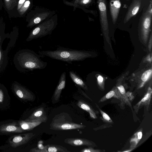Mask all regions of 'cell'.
<instances>
[{
	"instance_id": "cell-14",
	"label": "cell",
	"mask_w": 152,
	"mask_h": 152,
	"mask_svg": "<svg viewBox=\"0 0 152 152\" xmlns=\"http://www.w3.org/2000/svg\"><path fill=\"white\" fill-rule=\"evenodd\" d=\"M141 4V0H134L131 4L125 16L124 22L126 23L138 12Z\"/></svg>"
},
{
	"instance_id": "cell-28",
	"label": "cell",
	"mask_w": 152,
	"mask_h": 152,
	"mask_svg": "<svg viewBox=\"0 0 152 152\" xmlns=\"http://www.w3.org/2000/svg\"><path fill=\"white\" fill-rule=\"evenodd\" d=\"M92 0H81V3L83 4H86L90 3Z\"/></svg>"
},
{
	"instance_id": "cell-9",
	"label": "cell",
	"mask_w": 152,
	"mask_h": 152,
	"mask_svg": "<svg viewBox=\"0 0 152 152\" xmlns=\"http://www.w3.org/2000/svg\"><path fill=\"white\" fill-rule=\"evenodd\" d=\"M98 3L101 26L104 31H107L108 22L106 0H98Z\"/></svg>"
},
{
	"instance_id": "cell-8",
	"label": "cell",
	"mask_w": 152,
	"mask_h": 152,
	"mask_svg": "<svg viewBox=\"0 0 152 152\" xmlns=\"http://www.w3.org/2000/svg\"><path fill=\"white\" fill-rule=\"evenodd\" d=\"M10 35L5 34L3 31L0 30V73L5 70L8 63V54L4 50L3 45Z\"/></svg>"
},
{
	"instance_id": "cell-29",
	"label": "cell",
	"mask_w": 152,
	"mask_h": 152,
	"mask_svg": "<svg viewBox=\"0 0 152 152\" xmlns=\"http://www.w3.org/2000/svg\"><path fill=\"white\" fill-rule=\"evenodd\" d=\"M30 2L29 1H27L24 3L23 7L24 8H27L30 5Z\"/></svg>"
},
{
	"instance_id": "cell-3",
	"label": "cell",
	"mask_w": 152,
	"mask_h": 152,
	"mask_svg": "<svg viewBox=\"0 0 152 152\" xmlns=\"http://www.w3.org/2000/svg\"><path fill=\"white\" fill-rule=\"evenodd\" d=\"M54 21L48 20L39 25L34 28L30 33L26 39L27 42L33 39L45 37L51 34L56 27Z\"/></svg>"
},
{
	"instance_id": "cell-20",
	"label": "cell",
	"mask_w": 152,
	"mask_h": 152,
	"mask_svg": "<svg viewBox=\"0 0 152 152\" xmlns=\"http://www.w3.org/2000/svg\"><path fill=\"white\" fill-rule=\"evenodd\" d=\"M44 148L40 152H70L66 148L57 145H47L44 146Z\"/></svg>"
},
{
	"instance_id": "cell-7",
	"label": "cell",
	"mask_w": 152,
	"mask_h": 152,
	"mask_svg": "<svg viewBox=\"0 0 152 152\" xmlns=\"http://www.w3.org/2000/svg\"><path fill=\"white\" fill-rule=\"evenodd\" d=\"M34 135L32 132L15 135L8 138L7 143L11 147L16 148L27 143Z\"/></svg>"
},
{
	"instance_id": "cell-2",
	"label": "cell",
	"mask_w": 152,
	"mask_h": 152,
	"mask_svg": "<svg viewBox=\"0 0 152 152\" xmlns=\"http://www.w3.org/2000/svg\"><path fill=\"white\" fill-rule=\"evenodd\" d=\"M41 57L45 56L72 64L73 61H81L90 56L86 51L59 47L54 50L38 51Z\"/></svg>"
},
{
	"instance_id": "cell-31",
	"label": "cell",
	"mask_w": 152,
	"mask_h": 152,
	"mask_svg": "<svg viewBox=\"0 0 152 152\" xmlns=\"http://www.w3.org/2000/svg\"><path fill=\"white\" fill-rule=\"evenodd\" d=\"M97 80L99 83H102L103 81V79L102 77L99 75L98 77Z\"/></svg>"
},
{
	"instance_id": "cell-4",
	"label": "cell",
	"mask_w": 152,
	"mask_h": 152,
	"mask_svg": "<svg viewBox=\"0 0 152 152\" xmlns=\"http://www.w3.org/2000/svg\"><path fill=\"white\" fill-rule=\"evenodd\" d=\"M11 89L15 95L24 102L34 101L35 96L30 90L17 81H14L11 86Z\"/></svg>"
},
{
	"instance_id": "cell-6",
	"label": "cell",
	"mask_w": 152,
	"mask_h": 152,
	"mask_svg": "<svg viewBox=\"0 0 152 152\" xmlns=\"http://www.w3.org/2000/svg\"><path fill=\"white\" fill-rule=\"evenodd\" d=\"M51 129L61 131L67 130L84 129L86 126L83 125L73 123V122L56 119L53 120L50 125Z\"/></svg>"
},
{
	"instance_id": "cell-22",
	"label": "cell",
	"mask_w": 152,
	"mask_h": 152,
	"mask_svg": "<svg viewBox=\"0 0 152 152\" xmlns=\"http://www.w3.org/2000/svg\"><path fill=\"white\" fill-rule=\"evenodd\" d=\"M69 75L72 81L75 84L86 90H87L85 83L78 75L72 71L69 72Z\"/></svg>"
},
{
	"instance_id": "cell-24",
	"label": "cell",
	"mask_w": 152,
	"mask_h": 152,
	"mask_svg": "<svg viewBox=\"0 0 152 152\" xmlns=\"http://www.w3.org/2000/svg\"><path fill=\"white\" fill-rule=\"evenodd\" d=\"M96 104V107L98 108L102 116V120L105 123L108 124L113 123V122L112 120L111 119L110 117L107 114L101 110L97 104Z\"/></svg>"
},
{
	"instance_id": "cell-21",
	"label": "cell",
	"mask_w": 152,
	"mask_h": 152,
	"mask_svg": "<svg viewBox=\"0 0 152 152\" xmlns=\"http://www.w3.org/2000/svg\"><path fill=\"white\" fill-rule=\"evenodd\" d=\"M142 131L140 129L134 134L130 141V150H132L136 147L142 136Z\"/></svg>"
},
{
	"instance_id": "cell-25",
	"label": "cell",
	"mask_w": 152,
	"mask_h": 152,
	"mask_svg": "<svg viewBox=\"0 0 152 152\" xmlns=\"http://www.w3.org/2000/svg\"><path fill=\"white\" fill-rule=\"evenodd\" d=\"M105 151L98 149H94L93 147L89 146L88 148L82 149L80 152H102Z\"/></svg>"
},
{
	"instance_id": "cell-15",
	"label": "cell",
	"mask_w": 152,
	"mask_h": 152,
	"mask_svg": "<svg viewBox=\"0 0 152 152\" xmlns=\"http://www.w3.org/2000/svg\"><path fill=\"white\" fill-rule=\"evenodd\" d=\"M152 90L149 88L147 92L143 97L137 104L134 106L133 108L135 112L137 113L139 110L142 107H145L148 110L150 104L151 98Z\"/></svg>"
},
{
	"instance_id": "cell-18",
	"label": "cell",
	"mask_w": 152,
	"mask_h": 152,
	"mask_svg": "<svg viewBox=\"0 0 152 152\" xmlns=\"http://www.w3.org/2000/svg\"><path fill=\"white\" fill-rule=\"evenodd\" d=\"M114 98L119 99L121 104L124 105L123 100L118 89L114 88L108 92L106 95L102 97L99 101V103L103 102L111 98Z\"/></svg>"
},
{
	"instance_id": "cell-27",
	"label": "cell",
	"mask_w": 152,
	"mask_h": 152,
	"mask_svg": "<svg viewBox=\"0 0 152 152\" xmlns=\"http://www.w3.org/2000/svg\"><path fill=\"white\" fill-rule=\"evenodd\" d=\"M152 0H150V4L148 6V8L147 10L148 12L150 14L152 15Z\"/></svg>"
},
{
	"instance_id": "cell-10",
	"label": "cell",
	"mask_w": 152,
	"mask_h": 152,
	"mask_svg": "<svg viewBox=\"0 0 152 152\" xmlns=\"http://www.w3.org/2000/svg\"><path fill=\"white\" fill-rule=\"evenodd\" d=\"M10 104V98L6 87L0 82V110L9 108Z\"/></svg>"
},
{
	"instance_id": "cell-33",
	"label": "cell",
	"mask_w": 152,
	"mask_h": 152,
	"mask_svg": "<svg viewBox=\"0 0 152 152\" xmlns=\"http://www.w3.org/2000/svg\"></svg>"
},
{
	"instance_id": "cell-1",
	"label": "cell",
	"mask_w": 152,
	"mask_h": 152,
	"mask_svg": "<svg viewBox=\"0 0 152 152\" xmlns=\"http://www.w3.org/2000/svg\"><path fill=\"white\" fill-rule=\"evenodd\" d=\"M40 55L29 49H23L15 54L13 62L19 72L25 73L36 69H45L47 65L46 62L42 61Z\"/></svg>"
},
{
	"instance_id": "cell-19",
	"label": "cell",
	"mask_w": 152,
	"mask_h": 152,
	"mask_svg": "<svg viewBox=\"0 0 152 152\" xmlns=\"http://www.w3.org/2000/svg\"><path fill=\"white\" fill-rule=\"evenodd\" d=\"M18 121L20 127L25 132L33 129L42 123V122H31L24 120Z\"/></svg>"
},
{
	"instance_id": "cell-5",
	"label": "cell",
	"mask_w": 152,
	"mask_h": 152,
	"mask_svg": "<svg viewBox=\"0 0 152 152\" xmlns=\"http://www.w3.org/2000/svg\"><path fill=\"white\" fill-rule=\"evenodd\" d=\"M25 132L20 127L18 121L9 119L0 122V135H7Z\"/></svg>"
},
{
	"instance_id": "cell-26",
	"label": "cell",
	"mask_w": 152,
	"mask_h": 152,
	"mask_svg": "<svg viewBox=\"0 0 152 152\" xmlns=\"http://www.w3.org/2000/svg\"><path fill=\"white\" fill-rule=\"evenodd\" d=\"M152 73L151 69H149L145 71L142 75L141 79L143 82L146 81L148 79Z\"/></svg>"
},
{
	"instance_id": "cell-17",
	"label": "cell",
	"mask_w": 152,
	"mask_h": 152,
	"mask_svg": "<svg viewBox=\"0 0 152 152\" xmlns=\"http://www.w3.org/2000/svg\"><path fill=\"white\" fill-rule=\"evenodd\" d=\"M77 104L79 107L88 112L91 118L94 119L97 118V115L98 114V112L87 102L80 99L78 101Z\"/></svg>"
},
{
	"instance_id": "cell-16",
	"label": "cell",
	"mask_w": 152,
	"mask_h": 152,
	"mask_svg": "<svg viewBox=\"0 0 152 152\" xmlns=\"http://www.w3.org/2000/svg\"><path fill=\"white\" fill-rule=\"evenodd\" d=\"M121 6L120 0H110V8L112 21L115 24L117 20Z\"/></svg>"
},
{
	"instance_id": "cell-13",
	"label": "cell",
	"mask_w": 152,
	"mask_h": 152,
	"mask_svg": "<svg viewBox=\"0 0 152 152\" xmlns=\"http://www.w3.org/2000/svg\"><path fill=\"white\" fill-rule=\"evenodd\" d=\"M64 142L69 145L74 146H87L94 147L96 144L93 142L89 140L80 138H69L64 140Z\"/></svg>"
},
{
	"instance_id": "cell-11",
	"label": "cell",
	"mask_w": 152,
	"mask_h": 152,
	"mask_svg": "<svg viewBox=\"0 0 152 152\" xmlns=\"http://www.w3.org/2000/svg\"><path fill=\"white\" fill-rule=\"evenodd\" d=\"M47 120V116L44 107H40L36 109L28 117L24 120L46 123Z\"/></svg>"
},
{
	"instance_id": "cell-32",
	"label": "cell",
	"mask_w": 152,
	"mask_h": 152,
	"mask_svg": "<svg viewBox=\"0 0 152 152\" xmlns=\"http://www.w3.org/2000/svg\"><path fill=\"white\" fill-rule=\"evenodd\" d=\"M5 1H7L8 2L9 1H10V0H5Z\"/></svg>"
},
{
	"instance_id": "cell-30",
	"label": "cell",
	"mask_w": 152,
	"mask_h": 152,
	"mask_svg": "<svg viewBox=\"0 0 152 152\" xmlns=\"http://www.w3.org/2000/svg\"><path fill=\"white\" fill-rule=\"evenodd\" d=\"M25 0H20L18 3V9H20Z\"/></svg>"
},
{
	"instance_id": "cell-12",
	"label": "cell",
	"mask_w": 152,
	"mask_h": 152,
	"mask_svg": "<svg viewBox=\"0 0 152 152\" xmlns=\"http://www.w3.org/2000/svg\"><path fill=\"white\" fill-rule=\"evenodd\" d=\"M66 82V72L61 74L58 84L55 89L52 98V102L55 104L58 102L62 90L65 88Z\"/></svg>"
},
{
	"instance_id": "cell-23",
	"label": "cell",
	"mask_w": 152,
	"mask_h": 152,
	"mask_svg": "<svg viewBox=\"0 0 152 152\" xmlns=\"http://www.w3.org/2000/svg\"><path fill=\"white\" fill-rule=\"evenodd\" d=\"M117 88L121 94L124 104H126L130 107H131V104L129 99V96L125 93L124 86L122 85H120L117 87Z\"/></svg>"
}]
</instances>
